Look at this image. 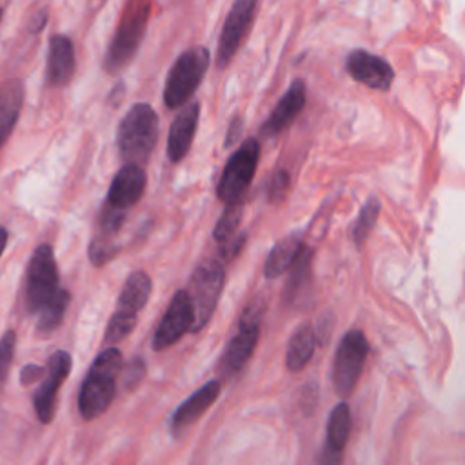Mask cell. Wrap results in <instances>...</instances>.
Returning <instances> with one entry per match:
<instances>
[{
	"mask_svg": "<svg viewBox=\"0 0 465 465\" xmlns=\"http://www.w3.org/2000/svg\"><path fill=\"white\" fill-rule=\"evenodd\" d=\"M122 365L124 358L116 347H107L94 358L78 392V411L84 420H94L109 409Z\"/></svg>",
	"mask_w": 465,
	"mask_h": 465,
	"instance_id": "6da1fadb",
	"label": "cell"
},
{
	"mask_svg": "<svg viewBox=\"0 0 465 465\" xmlns=\"http://www.w3.org/2000/svg\"><path fill=\"white\" fill-rule=\"evenodd\" d=\"M151 0H127L114 36L104 58V69L111 74L120 73L138 53L151 18Z\"/></svg>",
	"mask_w": 465,
	"mask_h": 465,
	"instance_id": "7a4b0ae2",
	"label": "cell"
},
{
	"mask_svg": "<svg viewBox=\"0 0 465 465\" xmlns=\"http://www.w3.org/2000/svg\"><path fill=\"white\" fill-rule=\"evenodd\" d=\"M158 142V114L149 104H134L120 120L116 145L125 163L142 165Z\"/></svg>",
	"mask_w": 465,
	"mask_h": 465,
	"instance_id": "3957f363",
	"label": "cell"
},
{
	"mask_svg": "<svg viewBox=\"0 0 465 465\" xmlns=\"http://www.w3.org/2000/svg\"><path fill=\"white\" fill-rule=\"evenodd\" d=\"M211 64V53L203 45L185 49L171 65L163 85V104L167 109H180L196 93Z\"/></svg>",
	"mask_w": 465,
	"mask_h": 465,
	"instance_id": "277c9868",
	"label": "cell"
},
{
	"mask_svg": "<svg viewBox=\"0 0 465 465\" xmlns=\"http://www.w3.org/2000/svg\"><path fill=\"white\" fill-rule=\"evenodd\" d=\"M223 283H225V269H223V263L218 262L216 258L203 260L194 267L189 278V287L185 289L191 302V309H193L191 332H198L209 323L218 305Z\"/></svg>",
	"mask_w": 465,
	"mask_h": 465,
	"instance_id": "5b68a950",
	"label": "cell"
},
{
	"mask_svg": "<svg viewBox=\"0 0 465 465\" xmlns=\"http://www.w3.org/2000/svg\"><path fill=\"white\" fill-rule=\"evenodd\" d=\"M260 160V142L256 138H247L242 145L229 156L220 180L216 183V196L223 203H231L245 198V193L256 174Z\"/></svg>",
	"mask_w": 465,
	"mask_h": 465,
	"instance_id": "8992f818",
	"label": "cell"
},
{
	"mask_svg": "<svg viewBox=\"0 0 465 465\" xmlns=\"http://www.w3.org/2000/svg\"><path fill=\"white\" fill-rule=\"evenodd\" d=\"M58 267L53 247L42 243L35 249L25 278V307L29 312H38L58 292Z\"/></svg>",
	"mask_w": 465,
	"mask_h": 465,
	"instance_id": "52a82bcc",
	"label": "cell"
},
{
	"mask_svg": "<svg viewBox=\"0 0 465 465\" xmlns=\"http://www.w3.org/2000/svg\"><path fill=\"white\" fill-rule=\"evenodd\" d=\"M369 352L367 338L361 331L352 329L343 334L332 358V385L340 396H349L361 374Z\"/></svg>",
	"mask_w": 465,
	"mask_h": 465,
	"instance_id": "ba28073f",
	"label": "cell"
},
{
	"mask_svg": "<svg viewBox=\"0 0 465 465\" xmlns=\"http://www.w3.org/2000/svg\"><path fill=\"white\" fill-rule=\"evenodd\" d=\"M262 314H263V307L258 302H252L243 309L238 322V331L234 336H231L222 356V371L225 374H232L240 371L247 363V360L252 356L260 338Z\"/></svg>",
	"mask_w": 465,
	"mask_h": 465,
	"instance_id": "9c48e42d",
	"label": "cell"
},
{
	"mask_svg": "<svg viewBox=\"0 0 465 465\" xmlns=\"http://www.w3.org/2000/svg\"><path fill=\"white\" fill-rule=\"evenodd\" d=\"M258 0H234L220 31L216 44V65L220 69L227 67L229 62L236 56L245 36L251 31L254 22Z\"/></svg>",
	"mask_w": 465,
	"mask_h": 465,
	"instance_id": "30bf717a",
	"label": "cell"
},
{
	"mask_svg": "<svg viewBox=\"0 0 465 465\" xmlns=\"http://www.w3.org/2000/svg\"><path fill=\"white\" fill-rule=\"evenodd\" d=\"M71 354L67 351H56L49 356L44 367V378L33 394V407L38 420L47 425L51 423L56 409V394L65 378L71 372Z\"/></svg>",
	"mask_w": 465,
	"mask_h": 465,
	"instance_id": "8fae6325",
	"label": "cell"
},
{
	"mask_svg": "<svg viewBox=\"0 0 465 465\" xmlns=\"http://www.w3.org/2000/svg\"><path fill=\"white\" fill-rule=\"evenodd\" d=\"M345 71L354 82L383 93L389 91L394 82L392 65L367 49H354L349 53L345 58Z\"/></svg>",
	"mask_w": 465,
	"mask_h": 465,
	"instance_id": "7c38bea8",
	"label": "cell"
},
{
	"mask_svg": "<svg viewBox=\"0 0 465 465\" xmlns=\"http://www.w3.org/2000/svg\"><path fill=\"white\" fill-rule=\"evenodd\" d=\"M193 323V309L185 289L174 292L169 302L167 311L163 312L154 334H153V349L163 351L176 343L187 331H191Z\"/></svg>",
	"mask_w": 465,
	"mask_h": 465,
	"instance_id": "4fadbf2b",
	"label": "cell"
},
{
	"mask_svg": "<svg viewBox=\"0 0 465 465\" xmlns=\"http://www.w3.org/2000/svg\"><path fill=\"white\" fill-rule=\"evenodd\" d=\"M147 185V174L138 163H125L114 176L107 191L105 203L113 209L127 213L129 207L138 203Z\"/></svg>",
	"mask_w": 465,
	"mask_h": 465,
	"instance_id": "5bb4252c",
	"label": "cell"
},
{
	"mask_svg": "<svg viewBox=\"0 0 465 465\" xmlns=\"http://www.w3.org/2000/svg\"><path fill=\"white\" fill-rule=\"evenodd\" d=\"M305 100H307L305 82L300 78L292 80L291 85L287 87V91L276 102L274 109L267 116V120L262 124L260 134L263 138H272V136L280 134L282 131H285L296 120V116L302 113Z\"/></svg>",
	"mask_w": 465,
	"mask_h": 465,
	"instance_id": "9a60e30c",
	"label": "cell"
},
{
	"mask_svg": "<svg viewBox=\"0 0 465 465\" xmlns=\"http://www.w3.org/2000/svg\"><path fill=\"white\" fill-rule=\"evenodd\" d=\"M198 118H200V105L196 102L185 104L174 114L169 127V134H167V156L171 162L176 163L187 156L196 134Z\"/></svg>",
	"mask_w": 465,
	"mask_h": 465,
	"instance_id": "2e32d148",
	"label": "cell"
},
{
	"mask_svg": "<svg viewBox=\"0 0 465 465\" xmlns=\"http://www.w3.org/2000/svg\"><path fill=\"white\" fill-rule=\"evenodd\" d=\"M220 396V381L211 380L196 389L180 407L174 411L171 418V430L173 434L183 432L189 425H193Z\"/></svg>",
	"mask_w": 465,
	"mask_h": 465,
	"instance_id": "e0dca14e",
	"label": "cell"
},
{
	"mask_svg": "<svg viewBox=\"0 0 465 465\" xmlns=\"http://www.w3.org/2000/svg\"><path fill=\"white\" fill-rule=\"evenodd\" d=\"M74 73V47L64 35H54L49 40L47 53V84L53 87H64L69 84Z\"/></svg>",
	"mask_w": 465,
	"mask_h": 465,
	"instance_id": "ac0fdd59",
	"label": "cell"
},
{
	"mask_svg": "<svg viewBox=\"0 0 465 465\" xmlns=\"http://www.w3.org/2000/svg\"><path fill=\"white\" fill-rule=\"evenodd\" d=\"M24 104V84L9 78L0 84V149L11 136Z\"/></svg>",
	"mask_w": 465,
	"mask_h": 465,
	"instance_id": "d6986e66",
	"label": "cell"
},
{
	"mask_svg": "<svg viewBox=\"0 0 465 465\" xmlns=\"http://www.w3.org/2000/svg\"><path fill=\"white\" fill-rule=\"evenodd\" d=\"M303 251H305V242L302 240V236L298 234L285 236L269 251L263 263V276L267 280L282 276L298 262Z\"/></svg>",
	"mask_w": 465,
	"mask_h": 465,
	"instance_id": "ffe728a7",
	"label": "cell"
},
{
	"mask_svg": "<svg viewBox=\"0 0 465 465\" xmlns=\"http://www.w3.org/2000/svg\"><path fill=\"white\" fill-rule=\"evenodd\" d=\"M151 289H153V283L145 271L131 272L120 291L116 311L138 318V312L145 307L151 296Z\"/></svg>",
	"mask_w": 465,
	"mask_h": 465,
	"instance_id": "44dd1931",
	"label": "cell"
},
{
	"mask_svg": "<svg viewBox=\"0 0 465 465\" xmlns=\"http://www.w3.org/2000/svg\"><path fill=\"white\" fill-rule=\"evenodd\" d=\"M314 347H316V331L312 329V325L302 323L300 327H296L287 345V354H285L287 369L292 372L302 371L311 360Z\"/></svg>",
	"mask_w": 465,
	"mask_h": 465,
	"instance_id": "7402d4cb",
	"label": "cell"
},
{
	"mask_svg": "<svg viewBox=\"0 0 465 465\" xmlns=\"http://www.w3.org/2000/svg\"><path fill=\"white\" fill-rule=\"evenodd\" d=\"M291 274L283 287V302L296 303L305 296L312 282V251L305 247L298 262L289 269Z\"/></svg>",
	"mask_w": 465,
	"mask_h": 465,
	"instance_id": "603a6c76",
	"label": "cell"
},
{
	"mask_svg": "<svg viewBox=\"0 0 465 465\" xmlns=\"http://www.w3.org/2000/svg\"><path fill=\"white\" fill-rule=\"evenodd\" d=\"M351 434V411L345 401H340L329 414L327 421V445L343 450Z\"/></svg>",
	"mask_w": 465,
	"mask_h": 465,
	"instance_id": "cb8c5ba5",
	"label": "cell"
},
{
	"mask_svg": "<svg viewBox=\"0 0 465 465\" xmlns=\"http://www.w3.org/2000/svg\"><path fill=\"white\" fill-rule=\"evenodd\" d=\"M71 294L65 289H58V292L36 312L38 314V331L40 332H53L60 323L67 311Z\"/></svg>",
	"mask_w": 465,
	"mask_h": 465,
	"instance_id": "d4e9b609",
	"label": "cell"
},
{
	"mask_svg": "<svg viewBox=\"0 0 465 465\" xmlns=\"http://www.w3.org/2000/svg\"><path fill=\"white\" fill-rule=\"evenodd\" d=\"M243 205H245V198L225 203V209L222 211L214 229H213V238L218 243H223L227 240H231L240 227V222L243 218Z\"/></svg>",
	"mask_w": 465,
	"mask_h": 465,
	"instance_id": "484cf974",
	"label": "cell"
},
{
	"mask_svg": "<svg viewBox=\"0 0 465 465\" xmlns=\"http://www.w3.org/2000/svg\"><path fill=\"white\" fill-rule=\"evenodd\" d=\"M380 209H381V203H380V200H378L376 196H371V198L361 205V209H360V213H358V218L354 220L352 229H351V238H352V242H354V245H356L358 249L365 243L367 236H369L371 231L374 229L376 220H378V216H380Z\"/></svg>",
	"mask_w": 465,
	"mask_h": 465,
	"instance_id": "4316f807",
	"label": "cell"
},
{
	"mask_svg": "<svg viewBox=\"0 0 465 465\" xmlns=\"http://www.w3.org/2000/svg\"><path fill=\"white\" fill-rule=\"evenodd\" d=\"M136 322L138 318L136 316H129V314H124V312H118L114 311V314L111 316L109 323H107V329H105V336H104V341L109 343L111 347L118 341H122L127 334H131V331L136 327Z\"/></svg>",
	"mask_w": 465,
	"mask_h": 465,
	"instance_id": "83f0119b",
	"label": "cell"
},
{
	"mask_svg": "<svg viewBox=\"0 0 465 465\" xmlns=\"http://www.w3.org/2000/svg\"><path fill=\"white\" fill-rule=\"evenodd\" d=\"M87 254H89V260H91L93 265L102 267L118 254V245L113 242V238H105V236L96 234L89 243Z\"/></svg>",
	"mask_w": 465,
	"mask_h": 465,
	"instance_id": "f1b7e54d",
	"label": "cell"
},
{
	"mask_svg": "<svg viewBox=\"0 0 465 465\" xmlns=\"http://www.w3.org/2000/svg\"><path fill=\"white\" fill-rule=\"evenodd\" d=\"M291 187V176L287 169H276L267 180V200L271 203H280Z\"/></svg>",
	"mask_w": 465,
	"mask_h": 465,
	"instance_id": "f546056e",
	"label": "cell"
},
{
	"mask_svg": "<svg viewBox=\"0 0 465 465\" xmlns=\"http://www.w3.org/2000/svg\"><path fill=\"white\" fill-rule=\"evenodd\" d=\"M15 343H16V336L13 331H5L0 338V389L5 383L13 356H15Z\"/></svg>",
	"mask_w": 465,
	"mask_h": 465,
	"instance_id": "4dcf8cb0",
	"label": "cell"
},
{
	"mask_svg": "<svg viewBox=\"0 0 465 465\" xmlns=\"http://www.w3.org/2000/svg\"><path fill=\"white\" fill-rule=\"evenodd\" d=\"M145 376V361L140 356H134L124 369V387L127 391H134L142 378Z\"/></svg>",
	"mask_w": 465,
	"mask_h": 465,
	"instance_id": "1f68e13d",
	"label": "cell"
},
{
	"mask_svg": "<svg viewBox=\"0 0 465 465\" xmlns=\"http://www.w3.org/2000/svg\"><path fill=\"white\" fill-rule=\"evenodd\" d=\"M245 238H247V234L245 232H236L231 240H227V242H223V243H220V249H218V262H222V263H229V262H232L238 254H240V251L243 249V245H245Z\"/></svg>",
	"mask_w": 465,
	"mask_h": 465,
	"instance_id": "d6a6232c",
	"label": "cell"
},
{
	"mask_svg": "<svg viewBox=\"0 0 465 465\" xmlns=\"http://www.w3.org/2000/svg\"><path fill=\"white\" fill-rule=\"evenodd\" d=\"M300 403H302V407L307 414L312 412V409L318 403V387H316V383H309V385L303 387L302 396H300Z\"/></svg>",
	"mask_w": 465,
	"mask_h": 465,
	"instance_id": "836d02e7",
	"label": "cell"
},
{
	"mask_svg": "<svg viewBox=\"0 0 465 465\" xmlns=\"http://www.w3.org/2000/svg\"><path fill=\"white\" fill-rule=\"evenodd\" d=\"M341 454L343 450H336L325 443V447L318 454L316 465H341Z\"/></svg>",
	"mask_w": 465,
	"mask_h": 465,
	"instance_id": "e575fe53",
	"label": "cell"
},
{
	"mask_svg": "<svg viewBox=\"0 0 465 465\" xmlns=\"http://www.w3.org/2000/svg\"><path fill=\"white\" fill-rule=\"evenodd\" d=\"M242 129H243V120L242 116H234L229 124V129H227V134H225V142H223V147H231L242 134Z\"/></svg>",
	"mask_w": 465,
	"mask_h": 465,
	"instance_id": "d590c367",
	"label": "cell"
},
{
	"mask_svg": "<svg viewBox=\"0 0 465 465\" xmlns=\"http://www.w3.org/2000/svg\"><path fill=\"white\" fill-rule=\"evenodd\" d=\"M42 374H44V367H38V365H35V363H29V365H25V367L22 369L20 380H22L24 385H27V383L35 381V380H36L38 376H42Z\"/></svg>",
	"mask_w": 465,
	"mask_h": 465,
	"instance_id": "8d00e7d4",
	"label": "cell"
},
{
	"mask_svg": "<svg viewBox=\"0 0 465 465\" xmlns=\"http://www.w3.org/2000/svg\"><path fill=\"white\" fill-rule=\"evenodd\" d=\"M45 22H47V11L42 9V11H38V15H35V16L31 18L29 31H31V33H38V31L45 25Z\"/></svg>",
	"mask_w": 465,
	"mask_h": 465,
	"instance_id": "74e56055",
	"label": "cell"
},
{
	"mask_svg": "<svg viewBox=\"0 0 465 465\" xmlns=\"http://www.w3.org/2000/svg\"><path fill=\"white\" fill-rule=\"evenodd\" d=\"M5 243H7V231L0 225V256H2L4 249H5Z\"/></svg>",
	"mask_w": 465,
	"mask_h": 465,
	"instance_id": "f35d334b",
	"label": "cell"
},
{
	"mask_svg": "<svg viewBox=\"0 0 465 465\" xmlns=\"http://www.w3.org/2000/svg\"><path fill=\"white\" fill-rule=\"evenodd\" d=\"M0 15H2V11H0Z\"/></svg>",
	"mask_w": 465,
	"mask_h": 465,
	"instance_id": "ab89813d",
	"label": "cell"
}]
</instances>
